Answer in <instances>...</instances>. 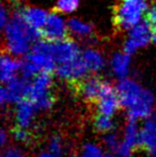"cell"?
Here are the masks:
<instances>
[{
    "instance_id": "1",
    "label": "cell",
    "mask_w": 156,
    "mask_h": 157,
    "mask_svg": "<svg viewBox=\"0 0 156 157\" xmlns=\"http://www.w3.org/2000/svg\"><path fill=\"white\" fill-rule=\"evenodd\" d=\"M3 29L6 32V49L15 56L27 55L31 44L40 37L38 30L28 26L18 11Z\"/></svg>"
},
{
    "instance_id": "2",
    "label": "cell",
    "mask_w": 156,
    "mask_h": 157,
    "mask_svg": "<svg viewBox=\"0 0 156 157\" xmlns=\"http://www.w3.org/2000/svg\"><path fill=\"white\" fill-rule=\"evenodd\" d=\"M148 10V0H118L113 21L118 29H131L137 25Z\"/></svg>"
},
{
    "instance_id": "3",
    "label": "cell",
    "mask_w": 156,
    "mask_h": 157,
    "mask_svg": "<svg viewBox=\"0 0 156 157\" xmlns=\"http://www.w3.org/2000/svg\"><path fill=\"white\" fill-rule=\"evenodd\" d=\"M51 73L40 72L30 80L27 98L31 99L36 109H48L55 103V97L50 93Z\"/></svg>"
},
{
    "instance_id": "4",
    "label": "cell",
    "mask_w": 156,
    "mask_h": 157,
    "mask_svg": "<svg viewBox=\"0 0 156 157\" xmlns=\"http://www.w3.org/2000/svg\"><path fill=\"white\" fill-rule=\"evenodd\" d=\"M150 41H152V26L144 19L131 28L128 39L124 44V52L128 55L134 54L138 48L148 45Z\"/></svg>"
},
{
    "instance_id": "5",
    "label": "cell",
    "mask_w": 156,
    "mask_h": 157,
    "mask_svg": "<svg viewBox=\"0 0 156 157\" xmlns=\"http://www.w3.org/2000/svg\"><path fill=\"white\" fill-rule=\"evenodd\" d=\"M104 81L105 80L97 76L83 77L78 80L73 81L74 90L86 101L97 104Z\"/></svg>"
},
{
    "instance_id": "6",
    "label": "cell",
    "mask_w": 156,
    "mask_h": 157,
    "mask_svg": "<svg viewBox=\"0 0 156 157\" xmlns=\"http://www.w3.org/2000/svg\"><path fill=\"white\" fill-rule=\"evenodd\" d=\"M69 27L62 17L56 13H49L44 26L39 30L40 37L46 41L56 42L67 39Z\"/></svg>"
},
{
    "instance_id": "7",
    "label": "cell",
    "mask_w": 156,
    "mask_h": 157,
    "mask_svg": "<svg viewBox=\"0 0 156 157\" xmlns=\"http://www.w3.org/2000/svg\"><path fill=\"white\" fill-rule=\"evenodd\" d=\"M50 52L56 63L58 64L73 61L81 55L76 42L67 37L60 41L50 42Z\"/></svg>"
},
{
    "instance_id": "8",
    "label": "cell",
    "mask_w": 156,
    "mask_h": 157,
    "mask_svg": "<svg viewBox=\"0 0 156 157\" xmlns=\"http://www.w3.org/2000/svg\"><path fill=\"white\" fill-rule=\"evenodd\" d=\"M117 92L120 98L121 107L131 108L143 93L144 88L128 78H122L117 86Z\"/></svg>"
},
{
    "instance_id": "9",
    "label": "cell",
    "mask_w": 156,
    "mask_h": 157,
    "mask_svg": "<svg viewBox=\"0 0 156 157\" xmlns=\"http://www.w3.org/2000/svg\"><path fill=\"white\" fill-rule=\"evenodd\" d=\"M55 72L61 78L67 79V80L73 82V81L86 77L87 73L90 72V71L88 68L86 62L83 61V59L81 58V55H80L75 60L70 61V62L67 63L59 64L56 67Z\"/></svg>"
},
{
    "instance_id": "10",
    "label": "cell",
    "mask_w": 156,
    "mask_h": 157,
    "mask_svg": "<svg viewBox=\"0 0 156 157\" xmlns=\"http://www.w3.org/2000/svg\"><path fill=\"white\" fill-rule=\"evenodd\" d=\"M97 106L101 113L110 117L121 106L117 89H115L108 81H104V85H103L102 91H101L97 101Z\"/></svg>"
},
{
    "instance_id": "11",
    "label": "cell",
    "mask_w": 156,
    "mask_h": 157,
    "mask_svg": "<svg viewBox=\"0 0 156 157\" xmlns=\"http://www.w3.org/2000/svg\"><path fill=\"white\" fill-rule=\"evenodd\" d=\"M139 147V132L136 125V120L128 119L125 128V136L119 145L116 155L119 157H128L135 147Z\"/></svg>"
},
{
    "instance_id": "12",
    "label": "cell",
    "mask_w": 156,
    "mask_h": 157,
    "mask_svg": "<svg viewBox=\"0 0 156 157\" xmlns=\"http://www.w3.org/2000/svg\"><path fill=\"white\" fill-rule=\"evenodd\" d=\"M153 105H154V95L148 89L143 90V93L140 96V98L128 108V119L138 118H146L151 114Z\"/></svg>"
},
{
    "instance_id": "13",
    "label": "cell",
    "mask_w": 156,
    "mask_h": 157,
    "mask_svg": "<svg viewBox=\"0 0 156 157\" xmlns=\"http://www.w3.org/2000/svg\"><path fill=\"white\" fill-rule=\"evenodd\" d=\"M139 147L151 155H156V121L154 119L146 121L139 132Z\"/></svg>"
},
{
    "instance_id": "14",
    "label": "cell",
    "mask_w": 156,
    "mask_h": 157,
    "mask_svg": "<svg viewBox=\"0 0 156 157\" xmlns=\"http://www.w3.org/2000/svg\"><path fill=\"white\" fill-rule=\"evenodd\" d=\"M30 80L31 79L25 78V77H16L11 79L6 82V91L9 94V101L11 103H18L21 99L27 98L28 91H29Z\"/></svg>"
},
{
    "instance_id": "15",
    "label": "cell",
    "mask_w": 156,
    "mask_h": 157,
    "mask_svg": "<svg viewBox=\"0 0 156 157\" xmlns=\"http://www.w3.org/2000/svg\"><path fill=\"white\" fill-rule=\"evenodd\" d=\"M36 107L33 101L29 98H23L17 103L16 108V122L21 127H29L33 119V114Z\"/></svg>"
},
{
    "instance_id": "16",
    "label": "cell",
    "mask_w": 156,
    "mask_h": 157,
    "mask_svg": "<svg viewBox=\"0 0 156 157\" xmlns=\"http://www.w3.org/2000/svg\"><path fill=\"white\" fill-rule=\"evenodd\" d=\"M18 12L24 21H26V24L33 29L38 30V31L44 26L48 14H49L44 10H41V9L38 8H31V6L24 8L19 10Z\"/></svg>"
},
{
    "instance_id": "17",
    "label": "cell",
    "mask_w": 156,
    "mask_h": 157,
    "mask_svg": "<svg viewBox=\"0 0 156 157\" xmlns=\"http://www.w3.org/2000/svg\"><path fill=\"white\" fill-rule=\"evenodd\" d=\"M21 61L15 60L13 57L3 54L1 57V80L9 82L15 77V73L21 70Z\"/></svg>"
},
{
    "instance_id": "18",
    "label": "cell",
    "mask_w": 156,
    "mask_h": 157,
    "mask_svg": "<svg viewBox=\"0 0 156 157\" xmlns=\"http://www.w3.org/2000/svg\"><path fill=\"white\" fill-rule=\"evenodd\" d=\"M131 55L122 54V52H117L112 56L111 59V67L112 71L118 77H120L121 79L125 78L126 75L128 74L129 70V63H131V59H129Z\"/></svg>"
},
{
    "instance_id": "19",
    "label": "cell",
    "mask_w": 156,
    "mask_h": 157,
    "mask_svg": "<svg viewBox=\"0 0 156 157\" xmlns=\"http://www.w3.org/2000/svg\"><path fill=\"white\" fill-rule=\"evenodd\" d=\"M81 58L87 64L90 72H98L104 67V59L98 52L93 49H86L81 54Z\"/></svg>"
},
{
    "instance_id": "20",
    "label": "cell",
    "mask_w": 156,
    "mask_h": 157,
    "mask_svg": "<svg viewBox=\"0 0 156 157\" xmlns=\"http://www.w3.org/2000/svg\"><path fill=\"white\" fill-rule=\"evenodd\" d=\"M67 27H69V31L72 32L73 34L77 35V36H89L93 31V28L90 24L83 23L80 19L77 18H72L67 23Z\"/></svg>"
},
{
    "instance_id": "21",
    "label": "cell",
    "mask_w": 156,
    "mask_h": 157,
    "mask_svg": "<svg viewBox=\"0 0 156 157\" xmlns=\"http://www.w3.org/2000/svg\"><path fill=\"white\" fill-rule=\"evenodd\" d=\"M113 127H115V125H113L110 116H106V114L100 112L94 118V128L97 132L107 134V132H111Z\"/></svg>"
},
{
    "instance_id": "22",
    "label": "cell",
    "mask_w": 156,
    "mask_h": 157,
    "mask_svg": "<svg viewBox=\"0 0 156 157\" xmlns=\"http://www.w3.org/2000/svg\"><path fill=\"white\" fill-rule=\"evenodd\" d=\"M12 135L15 140L21 143H29L32 138L31 132H28L26 128L21 127V126H18V125L12 129Z\"/></svg>"
},
{
    "instance_id": "23",
    "label": "cell",
    "mask_w": 156,
    "mask_h": 157,
    "mask_svg": "<svg viewBox=\"0 0 156 157\" xmlns=\"http://www.w3.org/2000/svg\"><path fill=\"white\" fill-rule=\"evenodd\" d=\"M79 0H58L57 10L63 13H72L77 9Z\"/></svg>"
},
{
    "instance_id": "24",
    "label": "cell",
    "mask_w": 156,
    "mask_h": 157,
    "mask_svg": "<svg viewBox=\"0 0 156 157\" xmlns=\"http://www.w3.org/2000/svg\"><path fill=\"white\" fill-rule=\"evenodd\" d=\"M104 142L105 144L107 145V147L109 149V151L112 152V153H117L119 145H120V142H119V138L118 136L115 134V132H107L104 136Z\"/></svg>"
},
{
    "instance_id": "25",
    "label": "cell",
    "mask_w": 156,
    "mask_h": 157,
    "mask_svg": "<svg viewBox=\"0 0 156 157\" xmlns=\"http://www.w3.org/2000/svg\"><path fill=\"white\" fill-rule=\"evenodd\" d=\"M48 151L56 157H60L62 154V143L58 136H54L50 138L48 143Z\"/></svg>"
},
{
    "instance_id": "26",
    "label": "cell",
    "mask_w": 156,
    "mask_h": 157,
    "mask_svg": "<svg viewBox=\"0 0 156 157\" xmlns=\"http://www.w3.org/2000/svg\"><path fill=\"white\" fill-rule=\"evenodd\" d=\"M82 152L83 157H104L100 147L93 143H86Z\"/></svg>"
},
{
    "instance_id": "27",
    "label": "cell",
    "mask_w": 156,
    "mask_h": 157,
    "mask_svg": "<svg viewBox=\"0 0 156 157\" xmlns=\"http://www.w3.org/2000/svg\"><path fill=\"white\" fill-rule=\"evenodd\" d=\"M1 157H26L25 154L15 147H9L2 151Z\"/></svg>"
},
{
    "instance_id": "28",
    "label": "cell",
    "mask_w": 156,
    "mask_h": 157,
    "mask_svg": "<svg viewBox=\"0 0 156 157\" xmlns=\"http://www.w3.org/2000/svg\"><path fill=\"white\" fill-rule=\"evenodd\" d=\"M146 19L151 24V26H156V3L146 12Z\"/></svg>"
},
{
    "instance_id": "29",
    "label": "cell",
    "mask_w": 156,
    "mask_h": 157,
    "mask_svg": "<svg viewBox=\"0 0 156 157\" xmlns=\"http://www.w3.org/2000/svg\"><path fill=\"white\" fill-rule=\"evenodd\" d=\"M0 15H1V18H0V21H1V27L4 28L6 26V24L9 23V15H8V13H6V6H2Z\"/></svg>"
},
{
    "instance_id": "30",
    "label": "cell",
    "mask_w": 156,
    "mask_h": 157,
    "mask_svg": "<svg viewBox=\"0 0 156 157\" xmlns=\"http://www.w3.org/2000/svg\"><path fill=\"white\" fill-rule=\"evenodd\" d=\"M6 142V132L4 129L1 130V145H4Z\"/></svg>"
},
{
    "instance_id": "31",
    "label": "cell",
    "mask_w": 156,
    "mask_h": 157,
    "mask_svg": "<svg viewBox=\"0 0 156 157\" xmlns=\"http://www.w3.org/2000/svg\"><path fill=\"white\" fill-rule=\"evenodd\" d=\"M152 42L156 44V26H152Z\"/></svg>"
},
{
    "instance_id": "32",
    "label": "cell",
    "mask_w": 156,
    "mask_h": 157,
    "mask_svg": "<svg viewBox=\"0 0 156 157\" xmlns=\"http://www.w3.org/2000/svg\"><path fill=\"white\" fill-rule=\"evenodd\" d=\"M39 157H56V156L52 155L50 152H42V153L39 155Z\"/></svg>"
},
{
    "instance_id": "33",
    "label": "cell",
    "mask_w": 156,
    "mask_h": 157,
    "mask_svg": "<svg viewBox=\"0 0 156 157\" xmlns=\"http://www.w3.org/2000/svg\"><path fill=\"white\" fill-rule=\"evenodd\" d=\"M153 119L156 121V110H155V112H154V116H153Z\"/></svg>"
},
{
    "instance_id": "34",
    "label": "cell",
    "mask_w": 156,
    "mask_h": 157,
    "mask_svg": "<svg viewBox=\"0 0 156 157\" xmlns=\"http://www.w3.org/2000/svg\"><path fill=\"white\" fill-rule=\"evenodd\" d=\"M76 157H80V156H76Z\"/></svg>"
}]
</instances>
